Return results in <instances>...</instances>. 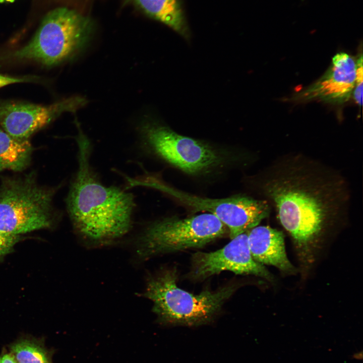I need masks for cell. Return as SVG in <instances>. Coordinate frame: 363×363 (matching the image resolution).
<instances>
[{"label": "cell", "mask_w": 363, "mask_h": 363, "mask_svg": "<svg viewBox=\"0 0 363 363\" xmlns=\"http://www.w3.org/2000/svg\"><path fill=\"white\" fill-rule=\"evenodd\" d=\"M76 141L78 165L66 200L68 213L82 240L93 246L109 244L131 229L135 198L126 188L102 183L91 165L92 145L79 127Z\"/></svg>", "instance_id": "6da1fadb"}, {"label": "cell", "mask_w": 363, "mask_h": 363, "mask_svg": "<svg viewBox=\"0 0 363 363\" xmlns=\"http://www.w3.org/2000/svg\"><path fill=\"white\" fill-rule=\"evenodd\" d=\"M305 165L282 167L265 185L281 224L302 252L309 250L327 222L339 214L341 203L340 184Z\"/></svg>", "instance_id": "7a4b0ae2"}, {"label": "cell", "mask_w": 363, "mask_h": 363, "mask_svg": "<svg viewBox=\"0 0 363 363\" xmlns=\"http://www.w3.org/2000/svg\"><path fill=\"white\" fill-rule=\"evenodd\" d=\"M177 279V270L173 268L147 278L142 295L152 301V310L162 324L197 326L209 322L238 286L229 284L194 294L179 288Z\"/></svg>", "instance_id": "3957f363"}, {"label": "cell", "mask_w": 363, "mask_h": 363, "mask_svg": "<svg viewBox=\"0 0 363 363\" xmlns=\"http://www.w3.org/2000/svg\"><path fill=\"white\" fill-rule=\"evenodd\" d=\"M55 192L39 185L32 173L5 179L0 187V230L21 235L55 226L59 216L52 205Z\"/></svg>", "instance_id": "277c9868"}, {"label": "cell", "mask_w": 363, "mask_h": 363, "mask_svg": "<svg viewBox=\"0 0 363 363\" xmlns=\"http://www.w3.org/2000/svg\"><path fill=\"white\" fill-rule=\"evenodd\" d=\"M92 28L88 18L66 8L55 9L45 17L32 39L12 56L47 67L58 65L84 47Z\"/></svg>", "instance_id": "5b68a950"}, {"label": "cell", "mask_w": 363, "mask_h": 363, "mask_svg": "<svg viewBox=\"0 0 363 363\" xmlns=\"http://www.w3.org/2000/svg\"><path fill=\"white\" fill-rule=\"evenodd\" d=\"M227 227L209 213L189 217H168L149 222L137 235L136 254L141 260L167 253L201 248L222 237Z\"/></svg>", "instance_id": "8992f818"}, {"label": "cell", "mask_w": 363, "mask_h": 363, "mask_svg": "<svg viewBox=\"0 0 363 363\" xmlns=\"http://www.w3.org/2000/svg\"><path fill=\"white\" fill-rule=\"evenodd\" d=\"M140 133L144 150L189 174L210 173L226 161L225 154L209 143L179 134L156 120L144 123Z\"/></svg>", "instance_id": "52a82bcc"}, {"label": "cell", "mask_w": 363, "mask_h": 363, "mask_svg": "<svg viewBox=\"0 0 363 363\" xmlns=\"http://www.w3.org/2000/svg\"><path fill=\"white\" fill-rule=\"evenodd\" d=\"M135 185L157 190L194 210L213 214L227 227L231 239L257 226L269 213L265 201L245 196L200 197L177 189L150 173L137 176Z\"/></svg>", "instance_id": "ba28073f"}, {"label": "cell", "mask_w": 363, "mask_h": 363, "mask_svg": "<svg viewBox=\"0 0 363 363\" xmlns=\"http://www.w3.org/2000/svg\"><path fill=\"white\" fill-rule=\"evenodd\" d=\"M231 239L216 251L194 254L190 277L202 280L223 271H229L236 274L253 275L274 281L273 276L264 265L253 258L248 242V231Z\"/></svg>", "instance_id": "9c48e42d"}, {"label": "cell", "mask_w": 363, "mask_h": 363, "mask_svg": "<svg viewBox=\"0 0 363 363\" xmlns=\"http://www.w3.org/2000/svg\"><path fill=\"white\" fill-rule=\"evenodd\" d=\"M87 100L73 96L49 105L15 102H0V125L15 139L28 140L34 133L48 125L62 113L75 112Z\"/></svg>", "instance_id": "30bf717a"}, {"label": "cell", "mask_w": 363, "mask_h": 363, "mask_svg": "<svg viewBox=\"0 0 363 363\" xmlns=\"http://www.w3.org/2000/svg\"><path fill=\"white\" fill-rule=\"evenodd\" d=\"M355 77V61L346 53H338L324 74L300 92L296 98L302 101L318 99L326 103H343L353 93Z\"/></svg>", "instance_id": "8fae6325"}, {"label": "cell", "mask_w": 363, "mask_h": 363, "mask_svg": "<svg viewBox=\"0 0 363 363\" xmlns=\"http://www.w3.org/2000/svg\"><path fill=\"white\" fill-rule=\"evenodd\" d=\"M248 232L253 258L263 265L276 267L286 273L296 271L286 255L283 233L268 226H256Z\"/></svg>", "instance_id": "7c38bea8"}, {"label": "cell", "mask_w": 363, "mask_h": 363, "mask_svg": "<svg viewBox=\"0 0 363 363\" xmlns=\"http://www.w3.org/2000/svg\"><path fill=\"white\" fill-rule=\"evenodd\" d=\"M146 14L189 40L190 31L179 0H132Z\"/></svg>", "instance_id": "4fadbf2b"}, {"label": "cell", "mask_w": 363, "mask_h": 363, "mask_svg": "<svg viewBox=\"0 0 363 363\" xmlns=\"http://www.w3.org/2000/svg\"><path fill=\"white\" fill-rule=\"evenodd\" d=\"M31 152L28 140L15 139L0 129V172L5 169L23 170L30 162Z\"/></svg>", "instance_id": "5bb4252c"}, {"label": "cell", "mask_w": 363, "mask_h": 363, "mask_svg": "<svg viewBox=\"0 0 363 363\" xmlns=\"http://www.w3.org/2000/svg\"><path fill=\"white\" fill-rule=\"evenodd\" d=\"M10 348L17 363H53L52 352L36 339H19Z\"/></svg>", "instance_id": "9a60e30c"}, {"label": "cell", "mask_w": 363, "mask_h": 363, "mask_svg": "<svg viewBox=\"0 0 363 363\" xmlns=\"http://www.w3.org/2000/svg\"><path fill=\"white\" fill-rule=\"evenodd\" d=\"M22 238L21 235L11 234L0 230V262L14 251L15 245Z\"/></svg>", "instance_id": "2e32d148"}, {"label": "cell", "mask_w": 363, "mask_h": 363, "mask_svg": "<svg viewBox=\"0 0 363 363\" xmlns=\"http://www.w3.org/2000/svg\"><path fill=\"white\" fill-rule=\"evenodd\" d=\"M362 55L361 54L356 62V77L353 91L354 99L356 103L359 106L362 105Z\"/></svg>", "instance_id": "e0dca14e"}, {"label": "cell", "mask_w": 363, "mask_h": 363, "mask_svg": "<svg viewBox=\"0 0 363 363\" xmlns=\"http://www.w3.org/2000/svg\"><path fill=\"white\" fill-rule=\"evenodd\" d=\"M0 363H17L14 356L10 352L0 356Z\"/></svg>", "instance_id": "ac0fdd59"}, {"label": "cell", "mask_w": 363, "mask_h": 363, "mask_svg": "<svg viewBox=\"0 0 363 363\" xmlns=\"http://www.w3.org/2000/svg\"><path fill=\"white\" fill-rule=\"evenodd\" d=\"M352 358L357 360H361L362 359V351L354 353L352 356Z\"/></svg>", "instance_id": "d6986e66"}, {"label": "cell", "mask_w": 363, "mask_h": 363, "mask_svg": "<svg viewBox=\"0 0 363 363\" xmlns=\"http://www.w3.org/2000/svg\"><path fill=\"white\" fill-rule=\"evenodd\" d=\"M5 1H7V2H10V3H12V2H13L15 0H5Z\"/></svg>", "instance_id": "ffe728a7"}]
</instances>
